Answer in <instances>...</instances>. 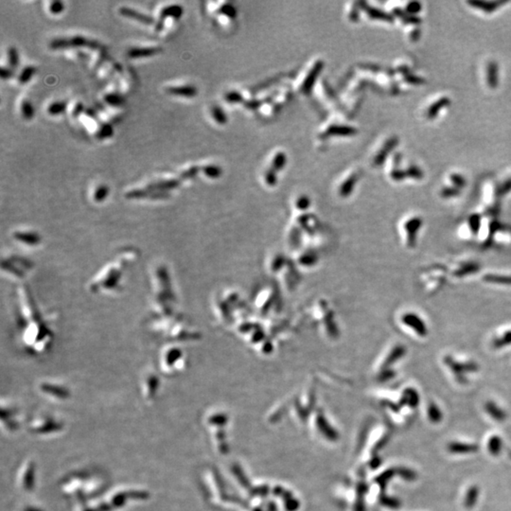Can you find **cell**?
<instances>
[{
  "instance_id": "obj_1",
  "label": "cell",
  "mask_w": 511,
  "mask_h": 511,
  "mask_svg": "<svg viewBox=\"0 0 511 511\" xmlns=\"http://www.w3.org/2000/svg\"><path fill=\"white\" fill-rule=\"evenodd\" d=\"M49 48L53 50L88 48L91 49H101L103 45L96 40H91L84 36L77 35L69 38H57L49 43Z\"/></svg>"
},
{
  "instance_id": "obj_2",
  "label": "cell",
  "mask_w": 511,
  "mask_h": 511,
  "mask_svg": "<svg viewBox=\"0 0 511 511\" xmlns=\"http://www.w3.org/2000/svg\"><path fill=\"white\" fill-rule=\"evenodd\" d=\"M444 364L451 369V371L455 375L456 381L460 383H465L467 381L466 374L476 372L479 366L474 362H458L454 360L451 355H446L443 359Z\"/></svg>"
},
{
  "instance_id": "obj_3",
  "label": "cell",
  "mask_w": 511,
  "mask_h": 511,
  "mask_svg": "<svg viewBox=\"0 0 511 511\" xmlns=\"http://www.w3.org/2000/svg\"><path fill=\"white\" fill-rule=\"evenodd\" d=\"M401 322L406 327L410 328L414 331L417 335L420 337H426L429 333V330L426 323L423 321L422 317L415 313H406L401 317Z\"/></svg>"
},
{
  "instance_id": "obj_4",
  "label": "cell",
  "mask_w": 511,
  "mask_h": 511,
  "mask_svg": "<svg viewBox=\"0 0 511 511\" xmlns=\"http://www.w3.org/2000/svg\"><path fill=\"white\" fill-rule=\"evenodd\" d=\"M423 221L420 217H414L408 220L404 224V229L407 237V244L409 247H415L418 241V235L422 227Z\"/></svg>"
},
{
  "instance_id": "obj_5",
  "label": "cell",
  "mask_w": 511,
  "mask_h": 511,
  "mask_svg": "<svg viewBox=\"0 0 511 511\" xmlns=\"http://www.w3.org/2000/svg\"><path fill=\"white\" fill-rule=\"evenodd\" d=\"M323 68H324V62L321 61V60L317 61V63L312 67V69L310 70L307 77L305 78V80L303 81V84L301 86V92L302 93L308 95V94L312 92L313 87L316 84L317 78L319 77V75L322 72Z\"/></svg>"
},
{
  "instance_id": "obj_6",
  "label": "cell",
  "mask_w": 511,
  "mask_h": 511,
  "mask_svg": "<svg viewBox=\"0 0 511 511\" xmlns=\"http://www.w3.org/2000/svg\"><path fill=\"white\" fill-rule=\"evenodd\" d=\"M119 13L122 15V17L131 18L133 20H137V21L142 23V24H154V17H150V16L145 15V14H142V13H139V12L134 10V9L128 8V7H121V8L119 9Z\"/></svg>"
},
{
  "instance_id": "obj_7",
  "label": "cell",
  "mask_w": 511,
  "mask_h": 511,
  "mask_svg": "<svg viewBox=\"0 0 511 511\" xmlns=\"http://www.w3.org/2000/svg\"><path fill=\"white\" fill-rule=\"evenodd\" d=\"M162 51L161 47H145V48H132L128 50L127 56L131 59L147 58L155 56Z\"/></svg>"
},
{
  "instance_id": "obj_8",
  "label": "cell",
  "mask_w": 511,
  "mask_h": 511,
  "mask_svg": "<svg viewBox=\"0 0 511 511\" xmlns=\"http://www.w3.org/2000/svg\"><path fill=\"white\" fill-rule=\"evenodd\" d=\"M181 185L180 179H168V180H161L154 183H151L147 186V189L152 191H164L167 192V190L174 189Z\"/></svg>"
},
{
  "instance_id": "obj_9",
  "label": "cell",
  "mask_w": 511,
  "mask_h": 511,
  "mask_svg": "<svg viewBox=\"0 0 511 511\" xmlns=\"http://www.w3.org/2000/svg\"><path fill=\"white\" fill-rule=\"evenodd\" d=\"M166 92L172 96L178 97H193L198 94V90L194 85H179V86H169L166 88Z\"/></svg>"
},
{
  "instance_id": "obj_10",
  "label": "cell",
  "mask_w": 511,
  "mask_h": 511,
  "mask_svg": "<svg viewBox=\"0 0 511 511\" xmlns=\"http://www.w3.org/2000/svg\"><path fill=\"white\" fill-rule=\"evenodd\" d=\"M183 14H184V8L181 5L171 4V5H168V6L164 7L161 10L158 19L164 21V22L167 18H172V19L177 20L182 17Z\"/></svg>"
},
{
  "instance_id": "obj_11",
  "label": "cell",
  "mask_w": 511,
  "mask_h": 511,
  "mask_svg": "<svg viewBox=\"0 0 511 511\" xmlns=\"http://www.w3.org/2000/svg\"><path fill=\"white\" fill-rule=\"evenodd\" d=\"M357 134V130L351 126L346 125H332L324 133L327 137L339 136V137H349Z\"/></svg>"
},
{
  "instance_id": "obj_12",
  "label": "cell",
  "mask_w": 511,
  "mask_h": 511,
  "mask_svg": "<svg viewBox=\"0 0 511 511\" xmlns=\"http://www.w3.org/2000/svg\"><path fill=\"white\" fill-rule=\"evenodd\" d=\"M448 450L452 454H471L475 453L478 451V446L472 443H465V442H451L448 445Z\"/></svg>"
},
{
  "instance_id": "obj_13",
  "label": "cell",
  "mask_w": 511,
  "mask_h": 511,
  "mask_svg": "<svg viewBox=\"0 0 511 511\" xmlns=\"http://www.w3.org/2000/svg\"><path fill=\"white\" fill-rule=\"evenodd\" d=\"M485 410L496 422H503L506 419V415L503 409L491 400H488L486 402Z\"/></svg>"
},
{
  "instance_id": "obj_14",
  "label": "cell",
  "mask_w": 511,
  "mask_h": 511,
  "mask_svg": "<svg viewBox=\"0 0 511 511\" xmlns=\"http://www.w3.org/2000/svg\"><path fill=\"white\" fill-rule=\"evenodd\" d=\"M406 352H407V350L403 345H397L390 351L388 356L384 362V365L387 367L390 365L396 363L399 359L405 356Z\"/></svg>"
},
{
  "instance_id": "obj_15",
  "label": "cell",
  "mask_w": 511,
  "mask_h": 511,
  "mask_svg": "<svg viewBox=\"0 0 511 511\" xmlns=\"http://www.w3.org/2000/svg\"><path fill=\"white\" fill-rule=\"evenodd\" d=\"M104 99L106 104L114 108H121L125 105V97L119 92H110L105 95Z\"/></svg>"
},
{
  "instance_id": "obj_16",
  "label": "cell",
  "mask_w": 511,
  "mask_h": 511,
  "mask_svg": "<svg viewBox=\"0 0 511 511\" xmlns=\"http://www.w3.org/2000/svg\"><path fill=\"white\" fill-rule=\"evenodd\" d=\"M484 281L487 283L497 284L511 286V275H497V274H487L483 277Z\"/></svg>"
},
{
  "instance_id": "obj_17",
  "label": "cell",
  "mask_w": 511,
  "mask_h": 511,
  "mask_svg": "<svg viewBox=\"0 0 511 511\" xmlns=\"http://www.w3.org/2000/svg\"><path fill=\"white\" fill-rule=\"evenodd\" d=\"M420 400H421L420 395H419L418 391L415 390L414 388H407L403 392L402 401L407 405L411 406L413 408L418 407L420 404Z\"/></svg>"
},
{
  "instance_id": "obj_18",
  "label": "cell",
  "mask_w": 511,
  "mask_h": 511,
  "mask_svg": "<svg viewBox=\"0 0 511 511\" xmlns=\"http://www.w3.org/2000/svg\"><path fill=\"white\" fill-rule=\"evenodd\" d=\"M362 5L364 6L366 14L368 15V17L370 18H373V19H380V20H384V21H392L393 20V17H391L388 14L382 12L379 9L374 8V7H369L367 6L366 3H362Z\"/></svg>"
},
{
  "instance_id": "obj_19",
  "label": "cell",
  "mask_w": 511,
  "mask_h": 511,
  "mask_svg": "<svg viewBox=\"0 0 511 511\" xmlns=\"http://www.w3.org/2000/svg\"><path fill=\"white\" fill-rule=\"evenodd\" d=\"M397 138H391L388 140V142L382 147L380 153L377 154V156L375 157V164L376 165H381L382 162L384 161V159L386 158V156L389 154L390 151L395 148V146L397 145Z\"/></svg>"
},
{
  "instance_id": "obj_20",
  "label": "cell",
  "mask_w": 511,
  "mask_h": 511,
  "mask_svg": "<svg viewBox=\"0 0 511 511\" xmlns=\"http://www.w3.org/2000/svg\"><path fill=\"white\" fill-rule=\"evenodd\" d=\"M479 497V487L476 486H472L467 490V493L465 495L464 500V505L466 508L471 509L475 503L477 502Z\"/></svg>"
},
{
  "instance_id": "obj_21",
  "label": "cell",
  "mask_w": 511,
  "mask_h": 511,
  "mask_svg": "<svg viewBox=\"0 0 511 511\" xmlns=\"http://www.w3.org/2000/svg\"><path fill=\"white\" fill-rule=\"evenodd\" d=\"M487 449L491 455H494V456L499 455L503 449L502 438H499L498 436H492L487 442Z\"/></svg>"
},
{
  "instance_id": "obj_22",
  "label": "cell",
  "mask_w": 511,
  "mask_h": 511,
  "mask_svg": "<svg viewBox=\"0 0 511 511\" xmlns=\"http://www.w3.org/2000/svg\"><path fill=\"white\" fill-rule=\"evenodd\" d=\"M114 135V129L112 124L108 122H103L99 124V127L96 133V138L98 140H105L107 138H112Z\"/></svg>"
},
{
  "instance_id": "obj_23",
  "label": "cell",
  "mask_w": 511,
  "mask_h": 511,
  "mask_svg": "<svg viewBox=\"0 0 511 511\" xmlns=\"http://www.w3.org/2000/svg\"><path fill=\"white\" fill-rule=\"evenodd\" d=\"M37 72V68L34 65H26L18 76V81L20 84H26L31 81L33 76Z\"/></svg>"
},
{
  "instance_id": "obj_24",
  "label": "cell",
  "mask_w": 511,
  "mask_h": 511,
  "mask_svg": "<svg viewBox=\"0 0 511 511\" xmlns=\"http://www.w3.org/2000/svg\"><path fill=\"white\" fill-rule=\"evenodd\" d=\"M480 269V266L477 263H474V262H470L468 264H464L461 267L458 268L455 272H454V276H458V277H462V276H468V275H471V274H474L476 273Z\"/></svg>"
},
{
  "instance_id": "obj_25",
  "label": "cell",
  "mask_w": 511,
  "mask_h": 511,
  "mask_svg": "<svg viewBox=\"0 0 511 511\" xmlns=\"http://www.w3.org/2000/svg\"><path fill=\"white\" fill-rule=\"evenodd\" d=\"M20 111H21L22 118L24 119L25 121H32L35 116V109L33 107V104L28 99L22 100L21 106H20Z\"/></svg>"
},
{
  "instance_id": "obj_26",
  "label": "cell",
  "mask_w": 511,
  "mask_h": 511,
  "mask_svg": "<svg viewBox=\"0 0 511 511\" xmlns=\"http://www.w3.org/2000/svg\"><path fill=\"white\" fill-rule=\"evenodd\" d=\"M511 345V330L506 331L501 335L496 337L492 342V347L495 349H503L506 346Z\"/></svg>"
},
{
  "instance_id": "obj_27",
  "label": "cell",
  "mask_w": 511,
  "mask_h": 511,
  "mask_svg": "<svg viewBox=\"0 0 511 511\" xmlns=\"http://www.w3.org/2000/svg\"><path fill=\"white\" fill-rule=\"evenodd\" d=\"M427 414H428V418H429L430 422L433 423H438V422H441L443 419V414H442L440 408L434 402H430V404L428 405Z\"/></svg>"
},
{
  "instance_id": "obj_28",
  "label": "cell",
  "mask_w": 511,
  "mask_h": 511,
  "mask_svg": "<svg viewBox=\"0 0 511 511\" xmlns=\"http://www.w3.org/2000/svg\"><path fill=\"white\" fill-rule=\"evenodd\" d=\"M67 107V103L65 100H56L49 105L47 111L50 116H59L65 113Z\"/></svg>"
},
{
  "instance_id": "obj_29",
  "label": "cell",
  "mask_w": 511,
  "mask_h": 511,
  "mask_svg": "<svg viewBox=\"0 0 511 511\" xmlns=\"http://www.w3.org/2000/svg\"><path fill=\"white\" fill-rule=\"evenodd\" d=\"M356 182H357L356 174H352L351 176H349V178L347 179L341 186L340 194L342 196H348L350 194L354 188Z\"/></svg>"
},
{
  "instance_id": "obj_30",
  "label": "cell",
  "mask_w": 511,
  "mask_h": 511,
  "mask_svg": "<svg viewBox=\"0 0 511 511\" xmlns=\"http://www.w3.org/2000/svg\"><path fill=\"white\" fill-rule=\"evenodd\" d=\"M7 56H8V62L10 67L13 70H16L19 65V53L16 47H10L7 50Z\"/></svg>"
},
{
  "instance_id": "obj_31",
  "label": "cell",
  "mask_w": 511,
  "mask_h": 511,
  "mask_svg": "<svg viewBox=\"0 0 511 511\" xmlns=\"http://www.w3.org/2000/svg\"><path fill=\"white\" fill-rule=\"evenodd\" d=\"M202 171L203 172V174L206 176H208L209 178L211 179H217L219 178L220 176L222 175V172L223 170L222 169L216 166V165H207V166H203L202 168Z\"/></svg>"
},
{
  "instance_id": "obj_32",
  "label": "cell",
  "mask_w": 511,
  "mask_h": 511,
  "mask_svg": "<svg viewBox=\"0 0 511 511\" xmlns=\"http://www.w3.org/2000/svg\"><path fill=\"white\" fill-rule=\"evenodd\" d=\"M211 115H212L213 119L215 120V122H217L220 125H224V124L227 123V115L225 113V111L219 106H215L211 108Z\"/></svg>"
},
{
  "instance_id": "obj_33",
  "label": "cell",
  "mask_w": 511,
  "mask_h": 511,
  "mask_svg": "<svg viewBox=\"0 0 511 511\" xmlns=\"http://www.w3.org/2000/svg\"><path fill=\"white\" fill-rule=\"evenodd\" d=\"M287 162V157H286V154L284 153H277L275 155L274 159H273V162H272V169L274 170H283L285 165Z\"/></svg>"
},
{
  "instance_id": "obj_34",
  "label": "cell",
  "mask_w": 511,
  "mask_h": 511,
  "mask_svg": "<svg viewBox=\"0 0 511 511\" xmlns=\"http://www.w3.org/2000/svg\"><path fill=\"white\" fill-rule=\"evenodd\" d=\"M109 194V187L106 185H100L97 187L94 193V199L96 202L105 201Z\"/></svg>"
},
{
  "instance_id": "obj_35",
  "label": "cell",
  "mask_w": 511,
  "mask_h": 511,
  "mask_svg": "<svg viewBox=\"0 0 511 511\" xmlns=\"http://www.w3.org/2000/svg\"><path fill=\"white\" fill-rule=\"evenodd\" d=\"M469 227L473 234L478 233L480 227H481V217L479 216L478 214L471 215L469 219Z\"/></svg>"
},
{
  "instance_id": "obj_36",
  "label": "cell",
  "mask_w": 511,
  "mask_h": 511,
  "mask_svg": "<svg viewBox=\"0 0 511 511\" xmlns=\"http://www.w3.org/2000/svg\"><path fill=\"white\" fill-rule=\"evenodd\" d=\"M49 12L57 16V15H60L62 14L64 11H65V4L63 1H60V0H55V1H52L50 4H49Z\"/></svg>"
},
{
  "instance_id": "obj_37",
  "label": "cell",
  "mask_w": 511,
  "mask_h": 511,
  "mask_svg": "<svg viewBox=\"0 0 511 511\" xmlns=\"http://www.w3.org/2000/svg\"><path fill=\"white\" fill-rule=\"evenodd\" d=\"M219 12L221 14L227 16L229 18H235L236 16H237V10H236L235 7L232 4H229V3L224 4L220 8Z\"/></svg>"
},
{
  "instance_id": "obj_38",
  "label": "cell",
  "mask_w": 511,
  "mask_h": 511,
  "mask_svg": "<svg viewBox=\"0 0 511 511\" xmlns=\"http://www.w3.org/2000/svg\"><path fill=\"white\" fill-rule=\"evenodd\" d=\"M225 99L230 104H238V103L244 101V97L242 96L241 93H239L237 91H231V92H228L226 94Z\"/></svg>"
},
{
  "instance_id": "obj_39",
  "label": "cell",
  "mask_w": 511,
  "mask_h": 511,
  "mask_svg": "<svg viewBox=\"0 0 511 511\" xmlns=\"http://www.w3.org/2000/svg\"><path fill=\"white\" fill-rule=\"evenodd\" d=\"M199 171H200V168L199 167H197V166L190 167L187 170H184L180 174V178L183 179V180L194 178L195 176H197V174L199 173Z\"/></svg>"
},
{
  "instance_id": "obj_40",
  "label": "cell",
  "mask_w": 511,
  "mask_h": 511,
  "mask_svg": "<svg viewBox=\"0 0 511 511\" xmlns=\"http://www.w3.org/2000/svg\"><path fill=\"white\" fill-rule=\"evenodd\" d=\"M496 72H497V66L495 64H490L488 66V82H489V85L490 86H495L496 82H497V77H496Z\"/></svg>"
},
{
  "instance_id": "obj_41",
  "label": "cell",
  "mask_w": 511,
  "mask_h": 511,
  "mask_svg": "<svg viewBox=\"0 0 511 511\" xmlns=\"http://www.w3.org/2000/svg\"><path fill=\"white\" fill-rule=\"evenodd\" d=\"M447 103H448V99H441V100L438 101L435 106H432L430 110H429V112H428L429 113L428 114L429 117L430 118H434L437 115V113H438V110H440L443 106H446Z\"/></svg>"
},
{
  "instance_id": "obj_42",
  "label": "cell",
  "mask_w": 511,
  "mask_h": 511,
  "mask_svg": "<svg viewBox=\"0 0 511 511\" xmlns=\"http://www.w3.org/2000/svg\"><path fill=\"white\" fill-rule=\"evenodd\" d=\"M265 181L269 186H275L276 184V170L272 168L265 172Z\"/></svg>"
},
{
  "instance_id": "obj_43",
  "label": "cell",
  "mask_w": 511,
  "mask_h": 511,
  "mask_svg": "<svg viewBox=\"0 0 511 511\" xmlns=\"http://www.w3.org/2000/svg\"><path fill=\"white\" fill-rule=\"evenodd\" d=\"M85 109H86V108H85V106H84V105H83L82 103H80V101H79V103H77V104L75 105V106H74L73 111H72V117H73V118H78V117H80L81 114H83L85 112Z\"/></svg>"
},
{
  "instance_id": "obj_44",
  "label": "cell",
  "mask_w": 511,
  "mask_h": 511,
  "mask_svg": "<svg viewBox=\"0 0 511 511\" xmlns=\"http://www.w3.org/2000/svg\"><path fill=\"white\" fill-rule=\"evenodd\" d=\"M459 194V190L456 188V187H448V188H444L441 192V195L444 197V198H452L454 197L456 195Z\"/></svg>"
},
{
  "instance_id": "obj_45",
  "label": "cell",
  "mask_w": 511,
  "mask_h": 511,
  "mask_svg": "<svg viewBox=\"0 0 511 511\" xmlns=\"http://www.w3.org/2000/svg\"><path fill=\"white\" fill-rule=\"evenodd\" d=\"M0 76L3 80H8L14 76V70L11 67H5L2 66L0 68Z\"/></svg>"
},
{
  "instance_id": "obj_46",
  "label": "cell",
  "mask_w": 511,
  "mask_h": 511,
  "mask_svg": "<svg viewBox=\"0 0 511 511\" xmlns=\"http://www.w3.org/2000/svg\"><path fill=\"white\" fill-rule=\"evenodd\" d=\"M402 477L407 481H414L417 478V473L410 469H402Z\"/></svg>"
},
{
  "instance_id": "obj_47",
  "label": "cell",
  "mask_w": 511,
  "mask_h": 511,
  "mask_svg": "<svg viewBox=\"0 0 511 511\" xmlns=\"http://www.w3.org/2000/svg\"><path fill=\"white\" fill-rule=\"evenodd\" d=\"M309 203H310V200H309L308 197L306 196H301L300 198L297 200V208L300 209V210H306L309 207Z\"/></svg>"
},
{
  "instance_id": "obj_48",
  "label": "cell",
  "mask_w": 511,
  "mask_h": 511,
  "mask_svg": "<svg viewBox=\"0 0 511 511\" xmlns=\"http://www.w3.org/2000/svg\"><path fill=\"white\" fill-rule=\"evenodd\" d=\"M261 103L260 100H257V99H251V100H248V101H245L244 103V106L246 108L248 109H251V110H255V109H258L260 107Z\"/></svg>"
},
{
  "instance_id": "obj_49",
  "label": "cell",
  "mask_w": 511,
  "mask_h": 511,
  "mask_svg": "<svg viewBox=\"0 0 511 511\" xmlns=\"http://www.w3.org/2000/svg\"><path fill=\"white\" fill-rule=\"evenodd\" d=\"M452 180H453V182L455 184L456 187H464L465 184H466L465 183L466 181L464 180L462 176H459V175H456V174L452 176Z\"/></svg>"
},
{
  "instance_id": "obj_50",
  "label": "cell",
  "mask_w": 511,
  "mask_h": 511,
  "mask_svg": "<svg viewBox=\"0 0 511 511\" xmlns=\"http://www.w3.org/2000/svg\"><path fill=\"white\" fill-rule=\"evenodd\" d=\"M510 190H511V180L510 181H509V182H507V183L503 184V186H502V187H501V188L499 189V193H500V194L501 195L505 194V193L509 192Z\"/></svg>"
},
{
  "instance_id": "obj_51",
  "label": "cell",
  "mask_w": 511,
  "mask_h": 511,
  "mask_svg": "<svg viewBox=\"0 0 511 511\" xmlns=\"http://www.w3.org/2000/svg\"><path fill=\"white\" fill-rule=\"evenodd\" d=\"M84 114H85L88 118H91L92 120H96V119H97V113H96V111H95L93 108H86Z\"/></svg>"
},
{
  "instance_id": "obj_52",
  "label": "cell",
  "mask_w": 511,
  "mask_h": 511,
  "mask_svg": "<svg viewBox=\"0 0 511 511\" xmlns=\"http://www.w3.org/2000/svg\"><path fill=\"white\" fill-rule=\"evenodd\" d=\"M407 8H408L407 10H408V12H409V13L414 14V13L418 12V11L420 10V6H419V4H418V3H411L410 5H408V7H407Z\"/></svg>"
},
{
  "instance_id": "obj_53",
  "label": "cell",
  "mask_w": 511,
  "mask_h": 511,
  "mask_svg": "<svg viewBox=\"0 0 511 511\" xmlns=\"http://www.w3.org/2000/svg\"><path fill=\"white\" fill-rule=\"evenodd\" d=\"M350 17V19H351L352 21H356V20H358V18H359V13H358L357 8L353 9V10L351 11V13H350V17Z\"/></svg>"
}]
</instances>
